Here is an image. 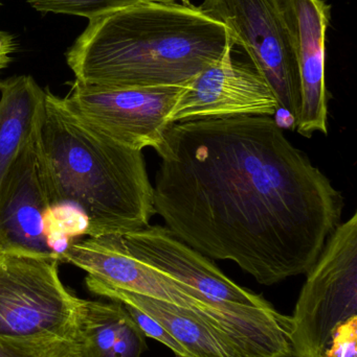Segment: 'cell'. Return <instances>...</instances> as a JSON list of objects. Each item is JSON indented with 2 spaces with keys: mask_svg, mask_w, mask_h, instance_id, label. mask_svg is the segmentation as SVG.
<instances>
[{
  "mask_svg": "<svg viewBox=\"0 0 357 357\" xmlns=\"http://www.w3.org/2000/svg\"><path fill=\"white\" fill-rule=\"evenodd\" d=\"M155 152L153 201L165 227L260 284L307 274L341 224L343 193L275 117L171 123Z\"/></svg>",
  "mask_w": 357,
  "mask_h": 357,
  "instance_id": "1",
  "label": "cell"
},
{
  "mask_svg": "<svg viewBox=\"0 0 357 357\" xmlns=\"http://www.w3.org/2000/svg\"><path fill=\"white\" fill-rule=\"evenodd\" d=\"M230 43L226 27L191 1L146 3L88 20L65 58L83 85L187 86Z\"/></svg>",
  "mask_w": 357,
  "mask_h": 357,
  "instance_id": "2",
  "label": "cell"
},
{
  "mask_svg": "<svg viewBox=\"0 0 357 357\" xmlns=\"http://www.w3.org/2000/svg\"><path fill=\"white\" fill-rule=\"evenodd\" d=\"M36 151L50 206L73 210L86 236H121L150 225L153 186L143 151L105 135L48 89Z\"/></svg>",
  "mask_w": 357,
  "mask_h": 357,
  "instance_id": "3",
  "label": "cell"
},
{
  "mask_svg": "<svg viewBox=\"0 0 357 357\" xmlns=\"http://www.w3.org/2000/svg\"><path fill=\"white\" fill-rule=\"evenodd\" d=\"M61 262L82 268L88 277L108 287L190 310L232 337L247 356L258 354L270 339L272 316L268 308L207 299L130 255L119 235L75 239L63 254Z\"/></svg>",
  "mask_w": 357,
  "mask_h": 357,
  "instance_id": "4",
  "label": "cell"
},
{
  "mask_svg": "<svg viewBox=\"0 0 357 357\" xmlns=\"http://www.w3.org/2000/svg\"><path fill=\"white\" fill-rule=\"evenodd\" d=\"M59 262L27 254H0V342L81 349L84 300L63 285Z\"/></svg>",
  "mask_w": 357,
  "mask_h": 357,
  "instance_id": "5",
  "label": "cell"
},
{
  "mask_svg": "<svg viewBox=\"0 0 357 357\" xmlns=\"http://www.w3.org/2000/svg\"><path fill=\"white\" fill-rule=\"evenodd\" d=\"M284 318L291 357H323L339 325L357 317V213L340 224L325 243Z\"/></svg>",
  "mask_w": 357,
  "mask_h": 357,
  "instance_id": "6",
  "label": "cell"
},
{
  "mask_svg": "<svg viewBox=\"0 0 357 357\" xmlns=\"http://www.w3.org/2000/svg\"><path fill=\"white\" fill-rule=\"evenodd\" d=\"M198 8L226 27L235 47L247 52L295 127L301 105L299 68L276 0H203Z\"/></svg>",
  "mask_w": 357,
  "mask_h": 357,
  "instance_id": "7",
  "label": "cell"
},
{
  "mask_svg": "<svg viewBox=\"0 0 357 357\" xmlns=\"http://www.w3.org/2000/svg\"><path fill=\"white\" fill-rule=\"evenodd\" d=\"M184 86L106 89L73 82L65 104L99 131L133 150H156Z\"/></svg>",
  "mask_w": 357,
  "mask_h": 357,
  "instance_id": "8",
  "label": "cell"
},
{
  "mask_svg": "<svg viewBox=\"0 0 357 357\" xmlns=\"http://www.w3.org/2000/svg\"><path fill=\"white\" fill-rule=\"evenodd\" d=\"M232 40L224 54L184 86L168 117L169 125L195 119L275 117L280 112L268 82L252 64L233 56Z\"/></svg>",
  "mask_w": 357,
  "mask_h": 357,
  "instance_id": "9",
  "label": "cell"
},
{
  "mask_svg": "<svg viewBox=\"0 0 357 357\" xmlns=\"http://www.w3.org/2000/svg\"><path fill=\"white\" fill-rule=\"evenodd\" d=\"M52 208L35 139L19 155L0 185V249L58 259L52 248Z\"/></svg>",
  "mask_w": 357,
  "mask_h": 357,
  "instance_id": "10",
  "label": "cell"
},
{
  "mask_svg": "<svg viewBox=\"0 0 357 357\" xmlns=\"http://www.w3.org/2000/svg\"><path fill=\"white\" fill-rule=\"evenodd\" d=\"M291 33L299 68L301 105L295 129L312 138L316 132L327 135L328 96L325 64L326 33L331 6L325 0H276Z\"/></svg>",
  "mask_w": 357,
  "mask_h": 357,
  "instance_id": "11",
  "label": "cell"
},
{
  "mask_svg": "<svg viewBox=\"0 0 357 357\" xmlns=\"http://www.w3.org/2000/svg\"><path fill=\"white\" fill-rule=\"evenodd\" d=\"M121 241L130 255L207 299L251 307L272 306L261 296L231 280L211 259L182 243L167 227L149 225L142 230L121 235Z\"/></svg>",
  "mask_w": 357,
  "mask_h": 357,
  "instance_id": "12",
  "label": "cell"
},
{
  "mask_svg": "<svg viewBox=\"0 0 357 357\" xmlns=\"http://www.w3.org/2000/svg\"><path fill=\"white\" fill-rule=\"evenodd\" d=\"M92 293L133 306L152 317L194 357H247L224 331L207 324L190 310L130 291H121L86 277Z\"/></svg>",
  "mask_w": 357,
  "mask_h": 357,
  "instance_id": "13",
  "label": "cell"
},
{
  "mask_svg": "<svg viewBox=\"0 0 357 357\" xmlns=\"http://www.w3.org/2000/svg\"><path fill=\"white\" fill-rule=\"evenodd\" d=\"M45 100L46 90L31 75L0 81V185L19 155L35 142Z\"/></svg>",
  "mask_w": 357,
  "mask_h": 357,
  "instance_id": "14",
  "label": "cell"
},
{
  "mask_svg": "<svg viewBox=\"0 0 357 357\" xmlns=\"http://www.w3.org/2000/svg\"><path fill=\"white\" fill-rule=\"evenodd\" d=\"M80 357H142L146 337L121 302L84 300Z\"/></svg>",
  "mask_w": 357,
  "mask_h": 357,
  "instance_id": "15",
  "label": "cell"
},
{
  "mask_svg": "<svg viewBox=\"0 0 357 357\" xmlns=\"http://www.w3.org/2000/svg\"><path fill=\"white\" fill-rule=\"evenodd\" d=\"M191 0H27L37 12L48 14L71 15L90 19L115 10L146 3H175Z\"/></svg>",
  "mask_w": 357,
  "mask_h": 357,
  "instance_id": "16",
  "label": "cell"
},
{
  "mask_svg": "<svg viewBox=\"0 0 357 357\" xmlns=\"http://www.w3.org/2000/svg\"><path fill=\"white\" fill-rule=\"evenodd\" d=\"M126 310L131 317L132 320L138 325V328L144 333L145 337H150V339L156 340L159 343L163 344L166 347L169 348L171 351L174 352L176 356L180 357H194L190 352L187 351L171 335L169 331L159 324L156 320L152 317L147 314L146 312L133 307V306L125 305Z\"/></svg>",
  "mask_w": 357,
  "mask_h": 357,
  "instance_id": "17",
  "label": "cell"
},
{
  "mask_svg": "<svg viewBox=\"0 0 357 357\" xmlns=\"http://www.w3.org/2000/svg\"><path fill=\"white\" fill-rule=\"evenodd\" d=\"M0 357H80V349L66 345H16L0 342Z\"/></svg>",
  "mask_w": 357,
  "mask_h": 357,
  "instance_id": "18",
  "label": "cell"
},
{
  "mask_svg": "<svg viewBox=\"0 0 357 357\" xmlns=\"http://www.w3.org/2000/svg\"><path fill=\"white\" fill-rule=\"evenodd\" d=\"M323 357H357V317L335 328Z\"/></svg>",
  "mask_w": 357,
  "mask_h": 357,
  "instance_id": "19",
  "label": "cell"
},
{
  "mask_svg": "<svg viewBox=\"0 0 357 357\" xmlns=\"http://www.w3.org/2000/svg\"><path fill=\"white\" fill-rule=\"evenodd\" d=\"M16 50L17 42L14 36L8 31H0V73L8 66L12 54Z\"/></svg>",
  "mask_w": 357,
  "mask_h": 357,
  "instance_id": "20",
  "label": "cell"
},
{
  "mask_svg": "<svg viewBox=\"0 0 357 357\" xmlns=\"http://www.w3.org/2000/svg\"><path fill=\"white\" fill-rule=\"evenodd\" d=\"M1 253H2V251H1V249H0V254H1Z\"/></svg>",
  "mask_w": 357,
  "mask_h": 357,
  "instance_id": "21",
  "label": "cell"
},
{
  "mask_svg": "<svg viewBox=\"0 0 357 357\" xmlns=\"http://www.w3.org/2000/svg\"><path fill=\"white\" fill-rule=\"evenodd\" d=\"M175 357H180V356H175Z\"/></svg>",
  "mask_w": 357,
  "mask_h": 357,
  "instance_id": "22",
  "label": "cell"
},
{
  "mask_svg": "<svg viewBox=\"0 0 357 357\" xmlns=\"http://www.w3.org/2000/svg\"><path fill=\"white\" fill-rule=\"evenodd\" d=\"M0 4H1V3H0Z\"/></svg>",
  "mask_w": 357,
  "mask_h": 357,
  "instance_id": "23",
  "label": "cell"
}]
</instances>
